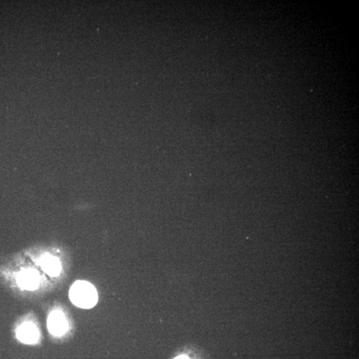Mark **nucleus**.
Listing matches in <instances>:
<instances>
[{
  "label": "nucleus",
  "instance_id": "obj_3",
  "mask_svg": "<svg viewBox=\"0 0 359 359\" xmlns=\"http://www.w3.org/2000/svg\"><path fill=\"white\" fill-rule=\"evenodd\" d=\"M18 284L27 290H35L39 285V275L37 271L28 269L21 271L18 275Z\"/></svg>",
  "mask_w": 359,
  "mask_h": 359
},
{
  "label": "nucleus",
  "instance_id": "obj_1",
  "mask_svg": "<svg viewBox=\"0 0 359 359\" xmlns=\"http://www.w3.org/2000/svg\"><path fill=\"white\" fill-rule=\"evenodd\" d=\"M70 297L73 304L81 308H91L98 300L95 288L84 281H76L70 289Z\"/></svg>",
  "mask_w": 359,
  "mask_h": 359
},
{
  "label": "nucleus",
  "instance_id": "obj_4",
  "mask_svg": "<svg viewBox=\"0 0 359 359\" xmlns=\"http://www.w3.org/2000/svg\"><path fill=\"white\" fill-rule=\"evenodd\" d=\"M17 335L18 339L23 343L32 344L38 339L39 331L34 325L25 323L19 327Z\"/></svg>",
  "mask_w": 359,
  "mask_h": 359
},
{
  "label": "nucleus",
  "instance_id": "obj_6",
  "mask_svg": "<svg viewBox=\"0 0 359 359\" xmlns=\"http://www.w3.org/2000/svg\"><path fill=\"white\" fill-rule=\"evenodd\" d=\"M174 359H191V357L187 354H181V355L177 356Z\"/></svg>",
  "mask_w": 359,
  "mask_h": 359
},
{
  "label": "nucleus",
  "instance_id": "obj_2",
  "mask_svg": "<svg viewBox=\"0 0 359 359\" xmlns=\"http://www.w3.org/2000/svg\"><path fill=\"white\" fill-rule=\"evenodd\" d=\"M48 329L54 335H64L68 331V322L62 312L57 311L50 314L47 321Z\"/></svg>",
  "mask_w": 359,
  "mask_h": 359
},
{
  "label": "nucleus",
  "instance_id": "obj_5",
  "mask_svg": "<svg viewBox=\"0 0 359 359\" xmlns=\"http://www.w3.org/2000/svg\"><path fill=\"white\" fill-rule=\"evenodd\" d=\"M41 266L45 272L53 277L59 275L62 269L59 260L49 256H46L41 259Z\"/></svg>",
  "mask_w": 359,
  "mask_h": 359
}]
</instances>
